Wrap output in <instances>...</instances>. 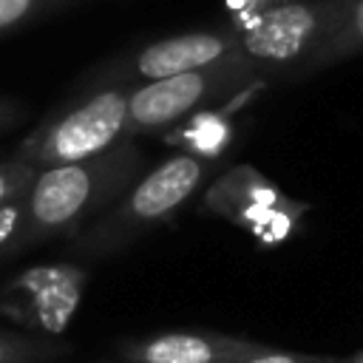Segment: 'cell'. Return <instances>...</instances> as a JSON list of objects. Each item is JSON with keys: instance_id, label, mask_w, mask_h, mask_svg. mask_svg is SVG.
Wrapping results in <instances>:
<instances>
[{"instance_id": "cell-13", "label": "cell", "mask_w": 363, "mask_h": 363, "mask_svg": "<svg viewBox=\"0 0 363 363\" xmlns=\"http://www.w3.org/2000/svg\"><path fill=\"white\" fill-rule=\"evenodd\" d=\"M71 3H79V0H0V34L28 26L37 17L65 9Z\"/></svg>"}, {"instance_id": "cell-6", "label": "cell", "mask_w": 363, "mask_h": 363, "mask_svg": "<svg viewBox=\"0 0 363 363\" xmlns=\"http://www.w3.org/2000/svg\"><path fill=\"white\" fill-rule=\"evenodd\" d=\"M201 204L207 213L247 230L267 247L286 241L295 233L301 216L309 210L306 201L289 199L272 179H267L252 164L227 167L204 190Z\"/></svg>"}, {"instance_id": "cell-8", "label": "cell", "mask_w": 363, "mask_h": 363, "mask_svg": "<svg viewBox=\"0 0 363 363\" xmlns=\"http://www.w3.org/2000/svg\"><path fill=\"white\" fill-rule=\"evenodd\" d=\"M241 51V28H196L173 37L153 40L139 51L116 60L113 68L102 71V79L111 85H142L153 79H164L173 74H184L193 68L216 65Z\"/></svg>"}, {"instance_id": "cell-7", "label": "cell", "mask_w": 363, "mask_h": 363, "mask_svg": "<svg viewBox=\"0 0 363 363\" xmlns=\"http://www.w3.org/2000/svg\"><path fill=\"white\" fill-rule=\"evenodd\" d=\"M88 286V269L74 261L26 267L0 286V315L31 335H62Z\"/></svg>"}, {"instance_id": "cell-14", "label": "cell", "mask_w": 363, "mask_h": 363, "mask_svg": "<svg viewBox=\"0 0 363 363\" xmlns=\"http://www.w3.org/2000/svg\"><path fill=\"white\" fill-rule=\"evenodd\" d=\"M34 179H37V167L34 164H28V162H23L17 156L0 162V207L14 201V199H20L31 187Z\"/></svg>"}, {"instance_id": "cell-12", "label": "cell", "mask_w": 363, "mask_h": 363, "mask_svg": "<svg viewBox=\"0 0 363 363\" xmlns=\"http://www.w3.org/2000/svg\"><path fill=\"white\" fill-rule=\"evenodd\" d=\"M28 250V210L26 193L0 207V261Z\"/></svg>"}, {"instance_id": "cell-4", "label": "cell", "mask_w": 363, "mask_h": 363, "mask_svg": "<svg viewBox=\"0 0 363 363\" xmlns=\"http://www.w3.org/2000/svg\"><path fill=\"white\" fill-rule=\"evenodd\" d=\"M357 0H292L261 11L241 28V51L258 68L306 74L318 51L343 28Z\"/></svg>"}, {"instance_id": "cell-2", "label": "cell", "mask_w": 363, "mask_h": 363, "mask_svg": "<svg viewBox=\"0 0 363 363\" xmlns=\"http://www.w3.org/2000/svg\"><path fill=\"white\" fill-rule=\"evenodd\" d=\"M216 162L196 153H173L125 190L102 216H96L71 241V250L85 258H105L130 247L147 230L164 224L207 179Z\"/></svg>"}, {"instance_id": "cell-10", "label": "cell", "mask_w": 363, "mask_h": 363, "mask_svg": "<svg viewBox=\"0 0 363 363\" xmlns=\"http://www.w3.org/2000/svg\"><path fill=\"white\" fill-rule=\"evenodd\" d=\"M65 352L54 337L31 332H3L0 329V363H48Z\"/></svg>"}, {"instance_id": "cell-3", "label": "cell", "mask_w": 363, "mask_h": 363, "mask_svg": "<svg viewBox=\"0 0 363 363\" xmlns=\"http://www.w3.org/2000/svg\"><path fill=\"white\" fill-rule=\"evenodd\" d=\"M133 85H102L74 105L43 119L14 150L37 170L82 162L128 139V102Z\"/></svg>"}, {"instance_id": "cell-17", "label": "cell", "mask_w": 363, "mask_h": 363, "mask_svg": "<svg viewBox=\"0 0 363 363\" xmlns=\"http://www.w3.org/2000/svg\"><path fill=\"white\" fill-rule=\"evenodd\" d=\"M340 363H363V349H360V352H354L352 357H343Z\"/></svg>"}, {"instance_id": "cell-5", "label": "cell", "mask_w": 363, "mask_h": 363, "mask_svg": "<svg viewBox=\"0 0 363 363\" xmlns=\"http://www.w3.org/2000/svg\"><path fill=\"white\" fill-rule=\"evenodd\" d=\"M258 71L261 68L244 51H238L216 65L133 85L128 102V136L133 139L193 119L218 99L250 85Z\"/></svg>"}, {"instance_id": "cell-11", "label": "cell", "mask_w": 363, "mask_h": 363, "mask_svg": "<svg viewBox=\"0 0 363 363\" xmlns=\"http://www.w3.org/2000/svg\"><path fill=\"white\" fill-rule=\"evenodd\" d=\"M363 51V0L354 3L349 20L343 23V28L318 51V57L312 60V68L309 71H318V68H326L332 62H340V60H349L354 54Z\"/></svg>"}, {"instance_id": "cell-1", "label": "cell", "mask_w": 363, "mask_h": 363, "mask_svg": "<svg viewBox=\"0 0 363 363\" xmlns=\"http://www.w3.org/2000/svg\"><path fill=\"white\" fill-rule=\"evenodd\" d=\"M142 173L145 153L130 136L99 156L37 170L26 190L28 247L48 238H74L130 190Z\"/></svg>"}, {"instance_id": "cell-15", "label": "cell", "mask_w": 363, "mask_h": 363, "mask_svg": "<svg viewBox=\"0 0 363 363\" xmlns=\"http://www.w3.org/2000/svg\"><path fill=\"white\" fill-rule=\"evenodd\" d=\"M238 363H340L337 357L329 354H306V352H289V349H272V346H258Z\"/></svg>"}, {"instance_id": "cell-16", "label": "cell", "mask_w": 363, "mask_h": 363, "mask_svg": "<svg viewBox=\"0 0 363 363\" xmlns=\"http://www.w3.org/2000/svg\"><path fill=\"white\" fill-rule=\"evenodd\" d=\"M17 113H14V105H9V102H0V128H6L11 119H14Z\"/></svg>"}, {"instance_id": "cell-9", "label": "cell", "mask_w": 363, "mask_h": 363, "mask_svg": "<svg viewBox=\"0 0 363 363\" xmlns=\"http://www.w3.org/2000/svg\"><path fill=\"white\" fill-rule=\"evenodd\" d=\"M261 343L207 332V329H167L122 343L128 363H238Z\"/></svg>"}]
</instances>
